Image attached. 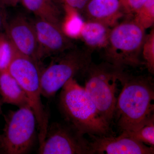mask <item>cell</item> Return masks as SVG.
<instances>
[{
	"label": "cell",
	"instance_id": "7402d4cb",
	"mask_svg": "<svg viewBox=\"0 0 154 154\" xmlns=\"http://www.w3.org/2000/svg\"><path fill=\"white\" fill-rule=\"evenodd\" d=\"M147 0H125L128 14H134Z\"/></svg>",
	"mask_w": 154,
	"mask_h": 154
},
{
	"label": "cell",
	"instance_id": "cb8c5ba5",
	"mask_svg": "<svg viewBox=\"0 0 154 154\" xmlns=\"http://www.w3.org/2000/svg\"><path fill=\"white\" fill-rule=\"evenodd\" d=\"M21 0H0V4L3 7H14L20 2Z\"/></svg>",
	"mask_w": 154,
	"mask_h": 154
},
{
	"label": "cell",
	"instance_id": "8992f818",
	"mask_svg": "<svg viewBox=\"0 0 154 154\" xmlns=\"http://www.w3.org/2000/svg\"><path fill=\"white\" fill-rule=\"evenodd\" d=\"M5 125L0 134V152L24 154L34 146L37 137V121L30 105L19 107L4 115Z\"/></svg>",
	"mask_w": 154,
	"mask_h": 154
},
{
	"label": "cell",
	"instance_id": "44dd1931",
	"mask_svg": "<svg viewBox=\"0 0 154 154\" xmlns=\"http://www.w3.org/2000/svg\"><path fill=\"white\" fill-rule=\"evenodd\" d=\"M58 2L75 9L80 13L84 12L89 0H57Z\"/></svg>",
	"mask_w": 154,
	"mask_h": 154
},
{
	"label": "cell",
	"instance_id": "ac0fdd59",
	"mask_svg": "<svg viewBox=\"0 0 154 154\" xmlns=\"http://www.w3.org/2000/svg\"><path fill=\"white\" fill-rule=\"evenodd\" d=\"M134 14L133 19L145 30L153 26L154 0H147Z\"/></svg>",
	"mask_w": 154,
	"mask_h": 154
},
{
	"label": "cell",
	"instance_id": "9a60e30c",
	"mask_svg": "<svg viewBox=\"0 0 154 154\" xmlns=\"http://www.w3.org/2000/svg\"><path fill=\"white\" fill-rule=\"evenodd\" d=\"M20 2L37 18L60 25L61 11L55 0H21Z\"/></svg>",
	"mask_w": 154,
	"mask_h": 154
},
{
	"label": "cell",
	"instance_id": "484cf974",
	"mask_svg": "<svg viewBox=\"0 0 154 154\" xmlns=\"http://www.w3.org/2000/svg\"><path fill=\"white\" fill-rule=\"evenodd\" d=\"M122 1H123V2H124L125 4V0H122Z\"/></svg>",
	"mask_w": 154,
	"mask_h": 154
},
{
	"label": "cell",
	"instance_id": "603a6c76",
	"mask_svg": "<svg viewBox=\"0 0 154 154\" xmlns=\"http://www.w3.org/2000/svg\"><path fill=\"white\" fill-rule=\"evenodd\" d=\"M3 8L4 7L0 4V33L5 28L7 22L5 15L3 11Z\"/></svg>",
	"mask_w": 154,
	"mask_h": 154
},
{
	"label": "cell",
	"instance_id": "ffe728a7",
	"mask_svg": "<svg viewBox=\"0 0 154 154\" xmlns=\"http://www.w3.org/2000/svg\"><path fill=\"white\" fill-rule=\"evenodd\" d=\"M143 65L150 73H154V29L146 34L141 50Z\"/></svg>",
	"mask_w": 154,
	"mask_h": 154
},
{
	"label": "cell",
	"instance_id": "83f0119b",
	"mask_svg": "<svg viewBox=\"0 0 154 154\" xmlns=\"http://www.w3.org/2000/svg\"><path fill=\"white\" fill-rule=\"evenodd\" d=\"M55 1H56V2H57V0H55Z\"/></svg>",
	"mask_w": 154,
	"mask_h": 154
},
{
	"label": "cell",
	"instance_id": "8fae6325",
	"mask_svg": "<svg viewBox=\"0 0 154 154\" xmlns=\"http://www.w3.org/2000/svg\"><path fill=\"white\" fill-rule=\"evenodd\" d=\"M92 154H153L154 147L121 134L109 135H89Z\"/></svg>",
	"mask_w": 154,
	"mask_h": 154
},
{
	"label": "cell",
	"instance_id": "d6986e66",
	"mask_svg": "<svg viewBox=\"0 0 154 154\" xmlns=\"http://www.w3.org/2000/svg\"><path fill=\"white\" fill-rule=\"evenodd\" d=\"M17 50L5 33H0V72L8 70Z\"/></svg>",
	"mask_w": 154,
	"mask_h": 154
},
{
	"label": "cell",
	"instance_id": "d4e9b609",
	"mask_svg": "<svg viewBox=\"0 0 154 154\" xmlns=\"http://www.w3.org/2000/svg\"><path fill=\"white\" fill-rule=\"evenodd\" d=\"M1 105H2V104L0 103V113L2 112V110H1Z\"/></svg>",
	"mask_w": 154,
	"mask_h": 154
},
{
	"label": "cell",
	"instance_id": "7a4b0ae2",
	"mask_svg": "<svg viewBox=\"0 0 154 154\" xmlns=\"http://www.w3.org/2000/svg\"><path fill=\"white\" fill-rule=\"evenodd\" d=\"M59 106L65 121L88 135H111L110 124L101 116L84 87L75 78L61 88Z\"/></svg>",
	"mask_w": 154,
	"mask_h": 154
},
{
	"label": "cell",
	"instance_id": "5b68a950",
	"mask_svg": "<svg viewBox=\"0 0 154 154\" xmlns=\"http://www.w3.org/2000/svg\"><path fill=\"white\" fill-rule=\"evenodd\" d=\"M38 62L17 51L8 71L17 80L28 97L29 105L37 121L39 146L46 137L49 125V116L41 100V71Z\"/></svg>",
	"mask_w": 154,
	"mask_h": 154
},
{
	"label": "cell",
	"instance_id": "9c48e42d",
	"mask_svg": "<svg viewBox=\"0 0 154 154\" xmlns=\"http://www.w3.org/2000/svg\"><path fill=\"white\" fill-rule=\"evenodd\" d=\"M38 42L37 60L63 53L74 48L71 39L63 32L60 25L36 17L33 22Z\"/></svg>",
	"mask_w": 154,
	"mask_h": 154
},
{
	"label": "cell",
	"instance_id": "52a82bcc",
	"mask_svg": "<svg viewBox=\"0 0 154 154\" xmlns=\"http://www.w3.org/2000/svg\"><path fill=\"white\" fill-rule=\"evenodd\" d=\"M91 63L90 50L73 48L64 52L41 71L42 96L51 98L70 79L79 75H85Z\"/></svg>",
	"mask_w": 154,
	"mask_h": 154
},
{
	"label": "cell",
	"instance_id": "2e32d148",
	"mask_svg": "<svg viewBox=\"0 0 154 154\" xmlns=\"http://www.w3.org/2000/svg\"><path fill=\"white\" fill-rule=\"evenodd\" d=\"M63 8L64 16L60 24L63 32L70 39L80 38L85 22L81 13L66 5H63Z\"/></svg>",
	"mask_w": 154,
	"mask_h": 154
},
{
	"label": "cell",
	"instance_id": "30bf717a",
	"mask_svg": "<svg viewBox=\"0 0 154 154\" xmlns=\"http://www.w3.org/2000/svg\"><path fill=\"white\" fill-rule=\"evenodd\" d=\"M4 30L17 51L38 61V42L33 22L18 15L7 22Z\"/></svg>",
	"mask_w": 154,
	"mask_h": 154
},
{
	"label": "cell",
	"instance_id": "6da1fadb",
	"mask_svg": "<svg viewBox=\"0 0 154 154\" xmlns=\"http://www.w3.org/2000/svg\"><path fill=\"white\" fill-rule=\"evenodd\" d=\"M117 98L115 115L122 131H135L154 115V84L149 77L128 75Z\"/></svg>",
	"mask_w": 154,
	"mask_h": 154
},
{
	"label": "cell",
	"instance_id": "277c9868",
	"mask_svg": "<svg viewBox=\"0 0 154 154\" xmlns=\"http://www.w3.org/2000/svg\"><path fill=\"white\" fill-rule=\"evenodd\" d=\"M145 30L133 19L119 22L112 27L105 48L106 62L123 69L143 64L141 56Z\"/></svg>",
	"mask_w": 154,
	"mask_h": 154
},
{
	"label": "cell",
	"instance_id": "e0dca14e",
	"mask_svg": "<svg viewBox=\"0 0 154 154\" xmlns=\"http://www.w3.org/2000/svg\"><path fill=\"white\" fill-rule=\"evenodd\" d=\"M121 134L135 140L154 146V115L143 126L135 131H123Z\"/></svg>",
	"mask_w": 154,
	"mask_h": 154
},
{
	"label": "cell",
	"instance_id": "4fadbf2b",
	"mask_svg": "<svg viewBox=\"0 0 154 154\" xmlns=\"http://www.w3.org/2000/svg\"><path fill=\"white\" fill-rule=\"evenodd\" d=\"M0 99L2 103L19 107L29 105L22 87L8 70L0 72Z\"/></svg>",
	"mask_w": 154,
	"mask_h": 154
},
{
	"label": "cell",
	"instance_id": "ba28073f",
	"mask_svg": "<svg viewBox=\"0 0 154 154\" xmlns=\"http://www.w3.org/2000/svg\"><path fill=\"white\" fill-rule=\"evenodd\" d=\"M85 135L66 121L53 122L48 125L38 153L92 154L90 142Z\"/></svg>",
	"mask_w": 154,
	"mask_h": 154
},
{
	"label": "cell",
	"instance_id": "7c38bea8",
	"mask_svg": "<svg viewBox=\"0 0 154 154\" xmlns=\"http://www.w3.org/2000/svg\"><path fill=\"white\" fill-rule=\"evenodd\" d=\"M84 12L88 20L103 23L112 28L125 14H128L122 0H89Z\"/></svg>",
	"mask_w": 154,
	"mask_h": 154
},
{
	"label": "cell",
	"instance_id": "4316f807",
	"mask_svg": "<svg viewBox=\"0 0 154 154\" xmlns=\"http://www.w3.org/2000/svg\"><path fill=\"white\" fill-rule=\"evenodd\" d=\"M0 103H2V102H1V99H0Z\"/></svg>",
	"mask_w": 154,
	"mask_h": 154
},
{
	"label": "cell",
	"instance_id": "3957f363",
	"mask_svg": "<svg viewBox=\"0 0 154 154\" xmlns=\"http://www.w3.org/2000/svg\"><path fill=\"white\" fill-rule=\"evenodd\" d=\"M85 89L101 116L110 125L115 116L117 82H124L128 74L105 62L91 63L86 72Z\"/></svg>",
	"mask_w": 154,
	"mask_h": 154
},
{
	"label": "cell",
	"instance_id": "5bb4252c",
	"mask_svg": "<svg viewBox=\"0 0 154 154\" xmlns=\"http://www.w3.org/2000/svg\"><path fill=\"white\" fill-rule=\"evenodd\" d=\"M111 28L101 22L88 19L84 23L80 38L91 49H105Z\"/></svg>",
	"mask_w": 154,
	"mask_h": 154
}]
</instances>
